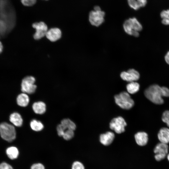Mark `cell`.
<instances>
[{
	"mask_svg": "<svg viewBox=\"0 0 169 169\" xmlns=\"http://www.w3.org/2000/svg\"><path fill=\"white\" fill-rule=\"evenodd\" d=\"M137 1L141 7H145L147 3V0H137Z\"/></svg>",
	"mask_w": 169,
	"mask_h": 169,
	"instance_id": "4dcf8cb0",
	"label": "cell"
},
{
	"mask_svg": "<svg viewBox=\"0 0 169 169\" xmlns=\"http://www.w3.org/2000/svg\"><path fill=\"white\" fill-rule=\"evenodd\" d=\"M162 120L169 127V110H166L162 114Z\"/></svg>",
	"mask_w": 169,
	"mask_h": 169,
	"instance_id": "cb8c5ba5",
	"label": "cell"
},
{
	"mask_svg": "<svg viewBox=\"0 0 169 169\" xmlns=\"http://www.w3.org/2000/svg\"></svg>",
	"mask_w": 169,
	"mask_h": 169,
	"instance_id": "8d00e7d4",
	"label": "cell"
},
{
	"mask_svg": "<svg viewBox=\"0 0 169 169\" xmlns=\"http://www.w3.org/2000/svg\"><path fill=\"white\" fill-rule=\"evenodd\" d=\"M167 158L168 161H169V153L167 155Z\"/></svg>",
	"mask_w": 169,
	"mask_h": 169,
	"instance_id": "e575fe53",
	"label": "cell"
},
{
	"mask_svg": "<svg viewBox=\"0 0 169 169\" xmlns=\"http://www.w3.org/2000/svg\"><path fill=\"white\" fill-rule=\"evenodd\" d=\"M136 143L139 146H143L146 145L148 141V135L145 132H139L135 135Z\"/></svg>",
	"mask_w": 169,
	"mask_h": 169,
	"instance_id": "7c38bea8",
	"label": "cell"
},
{
	"mask_svg": "<svg viewBox=\"0 0 169 169\" xmlns=\"http://www.w3.org/2000/svg\"><path fill=\"white\" fill-rule=\"evenodd\" d=\"M62 35L61 30L57 28L50 29L47 31L45 36L51 42H55L59 39Z\"/></svg>",
	"mask_w": 169,
	"mask_h": 169,
	"instance_id": "8fae6325",
	"label": "cell"
},
{
	"mask_svg": "<svg viewBox=\"0 0 169 169\" xmlns=\"http://www.w3.org/2000/svg\"></svg>",
	"mask_w": 169,
	"mask_h": 169,
	"instance_id": "d590c367",
	"label": "cell"
},
{
	"mask_svg": "<svg viewBox=\"0 0 169 169\" xmlns=\"http://www.w3.org/2000/svg\"><path fill=\"white\" fill-rule=\"evenodd\" d=\"M37 0H21L22 4L26 6H31L34 5Z\"/></svg>",
	"mask_w": 169,
	"mask_h": 169,
	"instance_id": "484cf974",
	"label": "cell"
},
{
	"mask_svg": "<svg viewBox=\"0 0 169 169\" xmlns=\"http://www.w3.org/2000/svg\"><path fill=\"white\" fill-rule=\"evenodd\" d=\"M129 6L135 10H137L141 8L137 0H127Z\"/></svg>",
	"mask_w": 169,
	"mask_h": 169,
	"instance_id": "603a6c76",
	"label": "cell"
},
{
	"mask_svg": "<svg viewBox=\"0 0 169 169\" xmlns=\"http://www.w3.org/2000/svg\"><path fill=\"white\" fill-rule=\"evenodd\" d=\"M114 137L115 135L113 133L108 131L100 135V141L103 145L108 146L112 143Z\"/></svg>",
	"mask_w": 169,
	"mask_h": 169,
	"instance_id": "4fadbf2b",
	"label": "cell"
},
{
	"mask_svg": "<svg viewBox=\"0 0 169 169\" xmlns=\"http://www.w3.org/2000/svg\"><path fill=\"white\" fill-rule=\"evenodd\" d=\"M74 131L67 130L65 131L62 136L63 138L66 140H69L71 139L74 136Z\"/></svg>",
	"mask_w": 169,
	"mask_h": 169,
	"instance_id": "7402d4cb",
	"label": "cell"
},
{
	"mask_svg": "<svg viewBox=\"0 0 169 169\" xmlns=\"http://www.w3.org/2000/svg\"><path fill=\"white\" fill-rule=\"evenodd\" d=\"M123 27L127 34L135 37L139 36V32L142 29L141 23L134 17L126 20L123 23Z\"/></svg>",
	"mask_w": 169,
	"mask_h": 169,
	"instance_id": "7a4b0ae2",
	"label": "cell"
},
{
	"mask_svg": "<svg viewBox=\"0 0 169 169\" xmlns=\"http://www.w3.org/2000/svg\"><path fill=\"white\" fill-rule=\"evenodd\" d=\"M162 91L163 96L169 97V89L166 87H162Z\"/></svg>",
	"mask_w": 169,
	"mask_h": 169,
	"instance_id": "f546056e",
	"label": "cell"
},
{
	"mask_svg": "<svg viewBox=\"0 0 169 169\" xmlns=\"http://www.w3.org/2000/svg\"><path fill=\"white\" fill-rule=\"evenodd\" d=\"M32 26L36 30L35 33L33 35L35 39L39 40L45 36L48 28L47 26L44 22L34 23Z\"/></svg>",
	"mask_w": 169,
	"mask_h": 169,
	"instance_id": "9c48e42d",
	"label": "cell"
},
{
	"mask_svg": "<svg viewBox=\"0 0 169 169\" xmlns=\"http://www.w3.org/2000/svg\"><path fill=\"white\" fill-rule=\"evenodd\" d=\"M146 97L154 104L161 105L164 103L161 87L156 84L150 85L144 91Z\"/></svg>",
	"mask_w": 169,
	"mask_h": 169,
	"instance_id": "6da1fadb",
	"label": "cell"
},
{
	"mask_svg": "<svg viewBox=\"0 0 169 169\" xmlns=\"http://www.w3.org/2000/svg\"><path fill=\"white\" fill-rule=\"evenodd\" d=\"M0 169H13L12 167L9 164L3 162L0 164Z\"/></svg>",
	"mask_w": 169,
	"mask_h": 169,
	"instance_id": "f1b7e54d",
	"label": "cell"
},
{
	"mask_svg": "<svg viewBox=\"0 0 169 169\" xmlns=\"http://www.w3.org/2000/svg\"><path fill=\"white\" fill-rule=\"evenodd\" d=\"M35 78L32 76H27L22 80L21 86L22 91L25 93L32 94L35 91L37 86L34 84Z\"/></svg>",
	"mask_w": 169,
	"mask_h": 169,
	"instance_id": "8992f818",
	"label": "cell"
},
{
	"mask_svg": "<svg viewBox=\"0 0 169 169\" xmlns=\"http://www.w3.org/2000/svg\"><path fill=\"white\" fill-rule=\"evenodd\" d=\"M168 150L169 147L167 144L161 142L157 144L154 149L155 160L160 161L165 159L168 154Z\"/></svg>",
	"mask_w": 169,
	"mask_h": 169,
	"instance_id": "52a82bcc",
	"label": "cell"
},
{
	"mask_svg": "<svg viewBox=\"0 0 169 169\" xmlns=\"http://www.w3.org/2000/svg\"><path fill=\"white\" fill-rule=\"evenodd\" d=\"M114 98L116 104L124 109H130L134 104V101L131 98L129 94L125 91L121 92L115 95Z\"/></svg>",
	"mask_w": 169,
	"mask_h": 169,
	"instance_id": "3957f363",
	"label": "cell"
},
{
	"mask_svg": "<svg viewBox=\"0 0 169 169\" xmlns=\"http://www.w3.org/2000/svg\"><path fill=\"white\" fill-rule=\"evenodd\" d=\"M72 169H85L83 164L79 161L73 162L72 166Z\"/></svg>",
	"mask_w": 169,
	"mask_h": 169,
	"instance_id": "d4e9b609",
	"label": "cell"
},
{
	"mask_svg": "<svg viewBox=\"0 0 169 169\" xmlns=\"http://www.w3.org/2000/svg\"><path fill=\"white\" fill-rule=\"evenodd\" d=\"M139 84L135 81L130 82L126 85L128 92L131 94L136 93L139 91Z\"/></svg>",
	"mask_w": 169,
	"mask_h": 169,
	"instance_id": "d6986e66",
	"label": "cell"
},
{
	"mask_svg": "<svg viewBox=\"0 0 169 169\" xmlns=\"http://www.w3.org/2000/svg\"><path fill=\"white\" fill-rule=\"evenodd\" d=\"M3 49V46L1 42L0 41V54L2 52Z\"/></svg>",
	"mask_w": 169,
	"mask_h": 169,
	"instance_id": "836d02e7",
	"label": "cell"
},
{
	"mask_svg": "<svg viewBox=\"0 0 169 169\" xmlns=\"http://www.w3.org/2000/svg\"><path fill=\"white\" fill-rule=\"evenodd\" d=\"M57 131L58 135L60 136H63L65 130L61 124H59L57 127Z\"/></svg>",
	"mask_w": 169,
	"mask_h": 169,
	"instance_id": "4316f807",
	"label": "cell"
},
{
	"mask_svg": "<svg viewBox=\"0 0 169 169\" xmlns=\"http://www.w3.org/2000/svg\"><path fill=\"white\" fill-rule=\"evenodd\" d=\"M32 108L35 113L42 114L46 111V106L44 102L38 101L35 102L33 104Z\"/></svg>",
	"mask_w": 169,
	"mask_h": 169,
	"instance_id": "2e32d148",
	"label": "cell"
},
{
	"mask_svg": "<svg viewBox=\"0 0 169 169\" xmlns=\"http://www.w3.org/2000/svg\"><path fill=\"white\" fill-rule=\"evenodd\" d=\"M30 169H45L44 165L41 163L33 164L31 167Z\"/></svg>",
	"mask_w": 169,
	"mask_h": 169,
	"instance_id": "83f0119b",
	"label": "cell"
},
{
	"mask_svg": "<svg viewBox=\"0 0 169 169\" xmlns=\"http://www.w3.org/2000/svg\"><path fill=\"white\" fill-rule=\"evenodd\" d=\"M60 124L65 131L67 130H70L74 131L76 128L75 124L69 119L63 120Z\"/></svg>",
	"mask_w": 169,
	"mask_h": 169,
	"instance_id": "ac0fdd59",
	"label": "cell"
},
{
	"mask_svg": "<svg viewBox=\"0 0 169 169\" xmlns=\"http://www.w3.org/2000/svg\"><path fill=\"white\" fill-rule=\"evenodd\" d=\"M105 13L99 6H95L89 14V21L92 25L98 27L104 21Z\"/></svg>",
	"mask_w": 169,
	"mask_h": 169,
	"instance_id": "5b68a950",
	"label": "cell"
},
{
	"mask_svg": "<svg viewBox=\"0 0 169 169\" xmlns=\"http://www.w3.org/2000/svg\"><path fill=\"white\" fill-rule=\"evenodd\" d=\"M121 79L130 82L137 80L140 78V74L134 69H130L126 71L122 72L120 74Z\"/></svg>",
	"mask_w": 169,
	"mask_h": 169,
	"instance_id": "30bf717a",
	"label": "cell"
},
{
	"mask_svg": "<svg viewBox=\"0 0 169 169\" xmlns=\"http://www.w3.org/2000/svg\"><path fill=\"white\" fill-rule=\"evenodd\" d=\"M29 99L28 95L25 93L20 94L17 98V103L19 106L26 107L28 104Z\"/></svg>",
	"mask_w": 169,
	"mask_h": 169,
	"instance_id": "e0dca14e",
	"label": "cell"
},
{
	"mask_svg": "<svg viewBox=\"0 0 169 169\" xmlns=\"http://www.w3.org/2000/svg\"><path fill=\"white\" fill-rule=\"evenodd\" d=\"M161 23L164 25H169V18H162Z\"/></svg>",
	"mask_w": 169,
	"mask_h": 169,
	"instance_id": "1f68e13d",
	"label": "cell"
},
{
	"mask_svg": "<svg viewBox=\"0 0 169 169\" xmlns=\"http://www.w3.org/2000/svg\"><path fill=\"white\" fill-rule=\"evenodd\" d=\"M127 124L122 117L119 116L113 118L110 124V128L118 133L120 134L125 131V127Z\"/></svg>",
	"mask_w": 169,
	"mask_h": 169,
	"instance_id": "ba28073f",
	"label": "cell"
},
{
	"mask_svg": "<svg viewBox=\"0 0 169 169\" xmlns=\"http://www.w3.org/2000/svg\"><path fill=\"white\" fill-rule=\"evenodd\" d=\"M30 126L33 130L36 131H41L44 127L40 121L36 120H33L31 121Z\"/></svg>",
	"mask_w": 169,
	"mask_h": 169,
	"instance_id": "44dd1931",
	"label": "cell"
},
{
	"mask_svg": "<svg viewBox=\"0 0 169 169\" xmlns=\"http://www.w3.org/2000/svg\"><path fill=\"white\" fill-rule=\"evenodd\" d=\"M158 138L160 142L167 144L169 143V129L163 127L158 133Z\"/></svg>",
	"mask_w": 169,
	"mask_h": 169,
	"instance_id": "5bb4252c",
	"label": "cell"
},
{
	"mask_svg": "<svg viewBox=\"0 0 169 169\" xmlns=\"http://www.w3.org/2000/svg\"><path fill=\"white\" fill-rule=\"evenodd\" d=\"M165 59L166 62L169 65V51H168L165 55Z\"/></svg>",
	"mask_w": 169,
	"mask_h": 169,
	"instance_id": "d6a6232c",
	"label": "cell"
},
{
	"mask_svg": "<svg viewBox=\"0 0 169 169\" xmlns=\"http://www.w3.org/2000/svg\"><path fill=\"white\" fill-rule=\"evenodd\" d=\"M0 135L4 140L11 142L16 137V132L14 126L7 123L3 122L0 124Z\"/></svg>",
	"mask_w": 169,
	"mask_h": 169,
	"instance_id": "277c9868",
	"label": "cell"
},
{
	"mask_svg": "<svg viewBox=\"0 0 169 169\" xmlns=\"http://www.w3.org/2000/svg\"><path fill=\"white\" fill-rule=\"evenodd\" d=\"M6 153L8 157L11 159H16L19 155L18 149L15 147H8L6 150Z\"/></svg>",
	"mask_w": 169,
	"mask_h": 169,
	"instance_id": "ffe728a7",
	"label": "cell"
},
{
	"mask_svg": "<svg viewBox=\"0 0 169 169\" xmlns=\"http://www.w3.org/2000/svg\"><path fill=\"white\" fill-rule=\"evenodd\" d=\"M9 120L16 126L20 127L23 124V120L22 116L17 112H14L11 114L9 117Z\"/></svg>",
	"mask_w": 169,
	"mask_h": 169,
	"instance_id": "9a60e30c",
	"label": "cell"
}]
</instances>
